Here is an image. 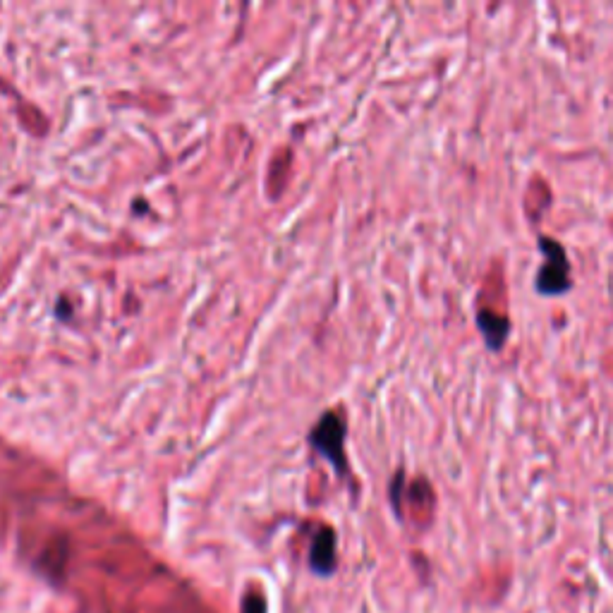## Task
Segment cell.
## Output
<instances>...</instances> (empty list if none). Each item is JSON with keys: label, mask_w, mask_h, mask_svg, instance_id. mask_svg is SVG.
Instances as JSON below:
<instances>
[{"label": "cell", "mask_w": 613, "mask_h": 613, "mask_svg": "<svg viewBox=\"0 0 613 613\" xmlns=\"http://www.w3.org/2000/svg\"><path fill=\"white\" fill-rule=\"evenodd\" d=\"M242 613H266V604L259 594H250L245 599V606H242Z\"/></svg>", "instance_id": "obj_5"}, {"label": "cell", "mask_w": 613, "mask_h": 613, "mask_svg": "<svg viewBox=\"0 0 613 613\" xmlns=\"http://www.w3.org/2000/svg\"><path fill=\"white\" fill-rule=\"evenodd\" d=\"M333 566H336V534L329 527H324L314 539L312 568L321 575H329Z\"/></svg>", "instance_id": "obj_4"}, {"label": "cell", "mask_w": 613, "mask_h": 613, "mask_svg": "<svg viewBox=\"0 0 613 613\" xmlns=\"http://www.w3.org/2000/svg\"><path fill=\"white\" fill-rule=\"evenodd\" d=\"M343 439H345V424L336 415H326L324 422L319 424L314 432V443L321 453L331 458V463L338 470H345V455H343Z\"/></svg>", "instance_id": "obj_3"}, {"label": "cell", "mask_w": 613, "mask_h": 613, "mask_svg": "<svg viewBox=\"0 0 613 613\" xmlns=\"http://www.w3.org/2000/svg\"><path fill=\"white\" fill-rule=\"evenodd\" d=\"M475 324L489 352H501L503 348H506L508 338H511V333H513V324L506 314L496 312V309H489V307H477Z\"/></svg>", "instance_id": "obj_2"}, {"label": "cell", "mask_w": 613, "mask_h": 613, "mask_svg": "<svg viewBox=\"0 0 613 613\" xmlns=\"http://www.w3.org/2000/svg\"><path fill=\"white\" fill-rule=\"evenodd\" d=\"M537 247L542 252V264L534 273L532 288L539 297H563L573 290V269L566 245L551 235L539 233Z\"/></svg>", "instance_id": "obj_1"}]
</instances>
